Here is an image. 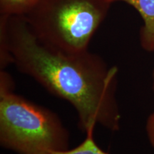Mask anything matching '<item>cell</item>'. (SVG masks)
<instances>
[{
	"label": "cell",
	"mask_w": 154,
	"mask_h": 154,
	"mask_svg": "<svg viewBox=\"0 0 154 154\" xmlns=\"http://www.w3.org/2000/svg\"><path fill=\"white\" fill-rule=\"evenodd\" d=\"M7 33L13 64L50 94L69 102L86 135H94L96 126L118 131V67L89 50L70 54L50 49L36 37L24 16H9Z\"/></svg>",
	"instance_id": "6da1fadb"
},
{
	"label": "cell",
	"mask_w": 154,
	"mask_h": 154,
	"mask_svg": "<svg viewBox=\"0 0 154 154\" xmlns=\"http://www.w3.org/2000/svg\"><path fill=\"white\" fill-rule=\"evenodd\" d=\"M14 82L0 72V144L17 154H51L69 149L70 134L59 115L14 91Z\"/></svg>",
	"instance_id": "7a4b0ae2"
},
{
	"label": "cell",
	"mask_w": 154,
	"mask_h": 154,
	"mask_svg": "<svg viewBox=\"0 0 154 154\" xmlns=\"http://www.w3.org/2000/svg\"><path fill=\"white\" fill-rule=\"evenodd\" d=\"M111 5L108 0H38L24 17L42 44L76 54L88 51Z\"/></svg>",
	"instance_id": "3957f363"
},
{
	"label": "cell",
	"mask_w": 154,
	"mask_h": 154,
	"mask_svg": "<svg viewBox=\"0 0 154 154\" xmlns=\"http://www.w3.org/2000/svg\"><path fill=\"white\" fill-rule=\"evenodd\" d=\"M111 4L122 2L134 7L143 19L140 29V47L147 52L154 51V0H108Z\"/></svg>",
	"instance_id": "277c9868"
},
{
	"label": "cell",
	"mask_w": 154,
	"mask_h": 154,
	"mask_svg": "<svg viewBox=\"0 0 154 154\" xmlns=\"http://www.w3.org/2000/svg\"><path fill=\"white\" fill-rule=\"evenodd\" d=\"M38 0H0V14L25 16Z\"/></svg>",
	"instance_id": "5b68a950"
},
{
	"label": "cell",
	"mask_w": 154,
	"mask_h": 154,
	"mask_svg": "<svg viewBox=\"0 0 154 154\" xmlns=\"http://www.w3.org/2000/svg\"><path fill=\"white\" fill-rule=\"evenodd\" d=\"M9 16L0 14V70L13 64V58L8 44L7 33V24Z\"/></svg>",
	"instance_id": "8992f818"
},
{
	"label": "cell",
	"mask_w": 154,
	"mask_h": 154,
	"mask_svg": "<svg viewBox=\"0 0 154 154\" xmlns=\"http://www.w3.org/2000/svg\"><path fill=\"white\" fill-rule=\"evenodd\" d=\"M51 154H109L102 150L94 138V135H86L82 143L72 149L64 151L54 152Z\"/></svg>",
	"instance_id": "52a82bcc"
},
{
	"label": "cell",
	"mask_w": 154,
	"mask_h": 154,
	"mask_svg": "<svg viewBox=\"0 0 154 154\" xmlns=\"http://www.w3.org/2000/svg\"><path fill=\"white\" fill-rule=\"evenodd\" d=\"M146 132L150 144L154 149V112L151 113L146 120Z\"/></svg>",
	"instance_id": "ba28073f"
},
{
	"label": "cell",
	"mask_w": 154,
	"mask_h": 154,
	"mask_svg": "<svg viewBox=\"0 0 154 154\" xmlns=\"http://www.w3.org/2000/svg\"><path fill=\"white\" fill-rule=\"evenodd\" d=\"M152 90H153L154 94V68L152 72Z\"/></svg>",
	"instance_id": "9c48e42d"
}]
</instances>
